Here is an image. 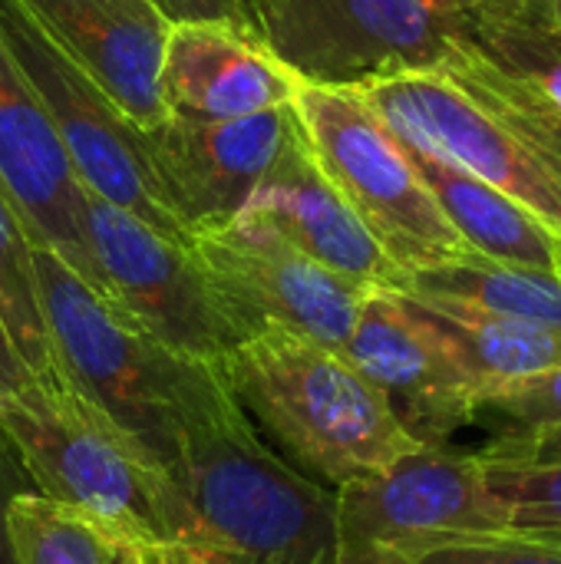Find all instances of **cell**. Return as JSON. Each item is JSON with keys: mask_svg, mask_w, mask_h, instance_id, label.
<instances>
[{"mask_svg": "<svg viewBox=\"0 0 561 564\" xmlns=\"http://www.w3.org/2000/svg\"><path fill=\"white\" fill-rule=\"evenodd\" d=\"M86 241L99 294L162 347L218 367L245 340L188 245L89 192Z\"/></svg>", "mask_w": 561, "mask_h": 564, "instance_id": "9", "label": "cell"}, {"mask_svg": "<svg viewBox=\"0 0 561 564\" xmlns=\"http://www.w3.org/2000/svg\"><path fill=\"white\" fill-rule=\"evenodd\" d=\"M479 420H496L493 440H529L561 426V367L486 393L476 410Z\"/></svg>", "mask_w": 561, "mask_h": 564, "instance_id": "25", "label": "cell"}, {"mask_svg": "<svg viewBox=\"0 0 561 564\" xmlns=\"http://www.w3.org/2000/svg\"><path fill=\"white\" fill-rule=\"evenodd\" d=\"M169 20H218L258 36L248 0H155Z\"/></svg>", "mask_w": 561, "mask_h": 564, "instance_id": "28", "label": "cell"}, {"mask_svg": "<svg viewBox=\"0 0 561 564\" xmlns=\"http://www.w3.org/2000/svg\"><path fill=\"white\" fill-rule=\"evenodd\" d=\"M301 79L268 46L218 20H172L159 69V96L169 116L225 122L291 106Z\"/></svg>", "mask_w": 561, "mask_h": 564, "instance_id": "17", "label": "cell"}, {"mask_svg": "<svg viewBox=\"0 0 561 564\" xmlns=\"http://www.w3.org/2000/svg\"><path fill=\"white\" fill-rule=\"evenodd\" d=\"M7 532L17 564H172L162 545L43 492L10 502Z\"/></svg>", "mask_w": 561, "mask_h": 564, "instance_id": "21", "label": "cell"}, {"mask_svg": "<svg viewBox=\"0 0 561 564\" xmlns=\"http://www.w3.org/2000/svg\"><path fill=\"white\" fill-rule=\"evenodd\" d=\"M298 126L291 102L225 122L169 116L145 132L152 175L188 238L228 225L248 205Z\"/></svg>", "mask_w": 561, "mask_h": 564, "instance_id": "14", "label": "cell"}, {"mask_svg": "<svg viewBox=\"0 0 561 564\" xmlns=\"http://www.w3.org/2000/svg\"><path fill=\"white\" fill-rule=\"evenodd\" d=\"M238 215L268 225L291 248L354 284L384 291H397L403 284L400 268L380 251L360 218L317 169L304 126L288 139Z\"/></svg>", "mask_w": 561, "mask_h": 564, "instance_id": "18", "label": "cell"}, {"mask_svg": "<svg viewBox=\"0 0 561 564\" xmlns=\"http://www.w3.org/2000/svg\"><path fill=\"white\" fill-rule=\"evenodd\" d=\"M417 564H561V549L536 535H483L427 552Z\"/></svg>", "mask_w": 561, "mask_h": 564, "instance_id": "26", "label": "cell"}, {"mask_svg": "<svg viewBox=\"0 0 561 564\" xmlns=\"http://www.w3.org/2000/svg\"><path fill=\"white\" fill-rule=\"evenodd\" d=\"M479 0H248L258 40L304 86L360 89L440 73Z\"/></svg>", "mask_w": 561, "mask_h": 564, "instance_id": "5", "label": "cell"}, {"mask_svg": "<svg viewBox=\"0 0 561 564\" xmlns=\"http://www.w3.org/2000/svg\"><path fill=\"white\" fill-rule=\"evenodd\" d=\"M23 492H36V489L30 476L23 473L20 459L13 456V449L7 446V440L0 436V564H17L10 532H7V512H10V502Z\"/></svg>", "mask_w": 561, "mask_h": 564, "instance_id": "29", "label": "cell"}, {"mask_svg": "<svg viewBox=\"0 0 561 564\" xmlns=\"http://www.w3.org/2000/svg\"><path fill=\"white\" fill-rule=\"evenodd\" d=\"M407 297L417 301L446 337L460 367L476 383L479 400L506 383L561 367V337L552 330L499 317L453 297Z\"/></svg>", "mask_w": 561, "mask_h": 564, "instance_id": "20", "label": "cell"}, {"mask_svg": "<svg viewBox=\"0 0 561 564\" xmlns=\"http://www.w3.org/2000/svg\"><path fill=\"white\" fill-rule=\"evenodd\" d=\"M354 93L403 145L499 188L561 238L559 182L456 83L440 73H407Z\"/></svg>", "mask_w": 561, "mask_h": 564, "instance_id": "12", "label": "cell"}, {"mask_svg": "<svg viewBox=\"0 0 561 564\" xmlns=\"http://www.w3.org/2000/svg\"><path fill=\"white\" fill-rule=\"evenodd\" d=\"M30 380H33L30 370H26L23 360L17 357V350H13V344H10V337H7V330H3V324H0V397L20 390V387L30 383Z\"/></svg>", "mask_w": 561, "mask_h": 564, "instance_id": "30", "label": "cell"}, {"mask_svg": "<svg viewBox=\"0 0 561 564\" xmlns=\"http://www.w3.org/2000/svg\"><path fill=\"white\" fill-rule=\"evenodd\" d=\"M486 463H542V466H555L561 463V426L546 430L539 436L529 440H489V446H483L476 453Z\"/></svg>", "mask_w": 561, "mask_h": 564, "instance_id": "27", "label": "cell"}, {"mask_svg": "<svg viewBox=\"0 0 561 564\" xmlns=\"http://www.w3.org/2000/svg\"><path fill=\"white\" fill-rule=\"evenodd\" d=\"M479 463L489 492L509 512V532H561V463Z\"/></svg>", "mask_w": 561, "mask_h": 564, "instance_id": "24", "label": "cell"}, {"mask_svg": "<svg viewBox=\"0 0 561 564\" xmlns=\"http://www.w3.org/2000/svg\"><path fill=\"white\" fill-rule=\"evenodd\" d=\"M440 76L516 135L561 188V26L542 0H479Z\"/></svg>", "mask_w": 561, "mask_h": 564, "instance_id": "11", "label": "cell"}, {"mask_svg": "<svg viewBox=\"0 0 561 564\" xmlns=\"http://www.w3.org/2000/svg\"><path fill=\"white\" fill-rule=\"evenodd\" d=\"M403 149L446 221L479 258L513 268L561 271L559 235L549 231L532 212H526L499 188L466 175L463 169H453L410 145Z\"/></svg>", "mask_w": 561, "mask_h": 564, "instance_id": "19", "label": "cell"}, {"mask_svg": "<svg viewBox=\"0 0 561 564\" xmlns=\"http://www.w3.org/2000/svg\"><path fill=\"white\" fill-rule=\"evenodd\" d=\"M0 40L50 116L79 185L159 235L188 245V231L152 175L145 132L112 106L20 0H0Z\"/></svg>", "mask_w": 561, "mask_h": 564, "instance_id": "7", "label": "cell"}, {"mask_svg": "<svg viewBox=\"0 0 561 564\" xmlns=\"http://www.w3.org/2000/svg\"><path fill=\"white\" fill-rule=\"evenodd\" d=\"M0 192L36 248L63 258L99 291L86 241V188L26 76L0 40Z\"/></svg>", "mask_w": 561, "mask_h": 564, "instance_id": "15", "label": "cell"}, {"mask_svg": "<svg viewBox=\"0 0 561 564\" xmlns=\"http://www.w3.org/2000/svg\"><path fill=\"white\" fill-rule=\"evenodd\" d=\"M172 564H337V492L284 463L225 380L179 426Z\"/></svg>", "mask_w": 561, "mask_h": 564, "instance_id": "1", "label": "cell"}, {"mask_svg": "<svg viewBox=\"0 0 561 564\" xmlns=\"http://www.w3.org/2000/svg\"><path fill=\"white\" fill-rule=\"evenodd\" d=\"M536 539H542V542H552V545H559L561 549V532H532Z\"/></svg>", "mask_w": 561, "mask_h": 564, "instance_id": "32", "label": "cell"}, {"mask_svg": "<svg viewBox=\"0 0 561 564\" xmlns=\"http://www.w3.org/2000/svg\"><path fill=\"white\" fill-rule=\"evenodd\" d=\"M334 492L337 564H417L440 545L509 532L479 456L450 446H423Z\"/></svg>", "mask_w": 561, "mask_h": 564, "instance_id": "8", "label": "cell"}, {"mask_svg": "<svg viewBox=\"0 0 561 564\" xmlns=\"http://www.w3.org/2000/svg\"><path fill=\"white\" fill-rule=\"evenodd\" d=\"M559 248H561V238H559Z\"/></svg>", "mask_w": 561, "mask_h": 564, "instance_id": "33", "label": "cell"}, {"mask_svg": "<svg viewBox=\"0 0 561 564\" xmlns=\"http://www.w3.org/2000/svg\"><path fill=\"white\" fill-rule=\"evenodd\" d=\"M188 248L245 340L265 327H281L344 350L364 301L377 291L327 271L248 215L195 231Z\"/></svg>", "mask_w": 561, "mask_h": 564, "instance_id": "10", "label": "cell"}, {"mask_svg": "<svg viewBox=\"0 0 561 564\" xmlns=\"http://www.w3.org/2000/svg\"><path fill=\"white\" fill-rule=\"evenodd\" d=\"M218 373L274 453L331 489L380 476L423 449L341 350L301 334L265 327L231 347Z\"/></svg>", "mask_w": 561, "mask_h": 564, "instance_id": "2", "label": "cell"}, {"mask_svg": "<svg viewBox=\"0 0 561 564\" xmlns=\"http://www.w3.org/2000/svg\"><path fill=\"white\" fill-rule=\"evenodd\" d=\"M0 436L36 492L169 552L179 506L169 466L60 377L3 393Z\"/></svg>", "mask_w": 561, "mask_h": 564, "instance_id": "4", "label": "cell"}, {"mask_svg": "<svg viewBox=\"0 0 561 564\" xmlns=\"http://www.w3.org/2000/svg\"><path fill=\"white\" fill-rule=\"evenodd\" d=\"M397 291L417 297H453L561 337V271L513 268L473 254L456 264L407 274Z\"/></svg>", "mask_w": 561, "mask_h": 564, "instance_id": "22", "label": "cell"}, {"mask_svg": "<svg viewBox=\"0 0 561 564\" xmlns=\"http://www.w3.org/2000/svg\"><path fill=\"white\" fill-rule=\"evenodd\" d=\"M0 324L30 370V377H56L53 354L40 314L36 278H33V241L0 192Z\"/></svg>", "mask_w": 561, "mask_h": 564, "instance_id": "23", "label": "cell"}, {"mask_svg": "<svg viewBox=\"0 0 561 564\" xmlns=\"http://www.w3.org/2000/svg\"><path fill=\"white\" fill-rule=\"evenodd\" d=\"M542 3H546L549 17H552V20H555V23L561 26V0H542Z\"/></svg>", "mask_w": 561, "mask_h": 564, "instance_id": "31", "label": "cell"}, {"mask_svg": "<svg viewBox=\"0 0 561 564\" xmlns=\"http://www.w3.org/2000/svg\"><path fill=\"white\" fill-rule=\"evenodd\" d=\"M294 112L317 169L403 278L476 254L440 212L400 139L354 89L301 83Z\"/></svg>", "mask_w": 561, "mask_h": 564, "instance_id": "6", "label": "cell"}, {"mask_svg": "<svg viewBox=\"0 0 561 564\" xmlns=\"http://www.w3.org/2000/svg\"><path fill=\"white\" fill-rule=\"evenodd\" d=\"M33 278L56 377L169 466L179 426L222 383L218 367L162 347L63 258L36 245Z\"/></svg>", "mask_w": 561, "mask_h": 564, "instance_id": "3", "label": "cell"}, {"mask_svg": "<svg viewBox=\"0 0 561 564\" xmlns=\"http://www.w3.org/2000/svg\"><path fill=\"white\" fill-rule=\"evenodd\" d=\"M387 400L420 446H450L476 423L479 390L430 314L400 291H370L341 350Z\"/></svg>", "mask_w": 561, "mask_h": 564, "instance_id": "13", "label": "cell"}, {"mask_svg": "<svg viewBox=\"0 0 561 564\" xmlns=\"http://www.w3.org/2000/svg\"><path fill=\"white\" fill-rule=\"evenodd\" d=\"M63 53L142 132L169 119L159 69L169 13L155 0H20Z\"/></svg>", "mask_w": 561, "mask_h": 564, "instance_id": "16", "label": "cell"}]
</instances>
